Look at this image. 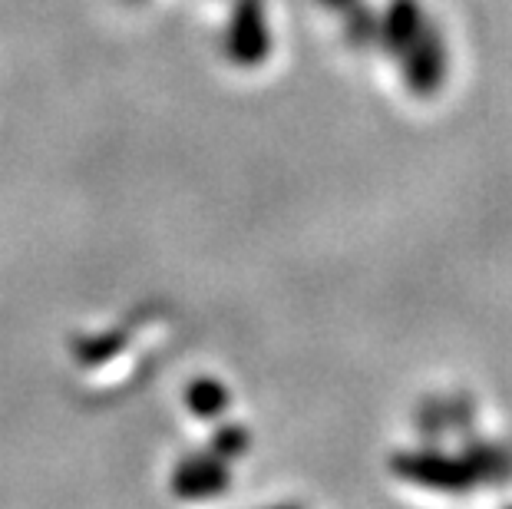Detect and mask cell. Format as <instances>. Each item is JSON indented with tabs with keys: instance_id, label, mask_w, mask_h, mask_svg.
Here are the masks:
<instances>
[{
	"instance_id": "7a4b0ae2",
	"label": "cell",
	"mask_w": 512,
	"mask_h": 509,
	"mask_svg": "<svg viewBox=\"0 0 512 509\" xmlns=\"http://www.w3.org/2000/svg\"><path fill=\"white\" fill-rule=\"evenodd\" d=\"M228 50H232V57L238 63H258L268 53L265 14H261L258 0H242V4H238L232 34H228Z\"/></svg>"
},
{
	"instance_id": "277c9868",
	"label": "cell",
	"mask_w": 512,
	"mask_h": 509,
	"mask_svg": "<svg viewBox=\"0 0 512 509\" xmlns=\"http://www.w3.org/2000/svg\"><path fill=\"white\" fill-rule=\"evenodd\" d=\"M222 404H225V391H222V384H215V381H199L189 391V407L199 417H215L222 410Z\"/></svg>"
},
{
	"instance_id": "6da1fadb",
	"label": "cell",
	"mask_w": 512,
	"mask_h": 509,
	"mask_svg": "<svg viewBox=\"0 0 512 509\" xmlns=\"http://www.w3.org/2000/svg\"><path fill=\"white\" fill-rule=\"evenodd\" d=\"M397 473L407 480H417L420 486H433V490L460 493L473 486V470L470 463L440 457V453H403L397 460Z\"/></svg>"
},
{
	"instance_id": "3957f363",
	"label": "cell",
	"mask_w": 512,
	"mask_h": 509,
	"mask_svg": "<svg viewBox=\"0 0 512 509\" xmlns=\"http://www.w3.org/2000/svg\"><path fill=\"white\" fill-rule=\"evenodd\" d=\"M222 480H225L222 467H215L209 460H192L176 473V483L172 486H176L182 496H209L215 490H222L225 486Z\"/></svg>"
}]
</instances>
